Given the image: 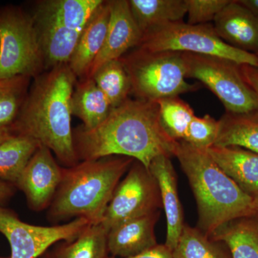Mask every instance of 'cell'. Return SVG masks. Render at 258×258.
<instances>
[{
    "label": "cell",
    "instance_id": "obj_1",
    "mask_svg": "<svg viewBox=\"0 0 258 258\" xmlns=\"http://www.w3.org/2000/svg\"><path fill=\"white\" fill-rule=\"evenodd\" d=\"M74 141L79 161L123 156L148 169L156 157L174 156L177 143L161 122L158 102L138 98H128L95 128L80 125Z\"/></svg>",
    "mask_w": 258,
    "mask_h": 258
},
{
    "label": "cell",
    "instance_id": "obj_2",
    "mask_svg": "<svg viewBox=\"0 0 258 258\" xmlns=\"http://www.w3.org/2000/svg\"><path fill=\"white\" fill-rule=\"evenodd\" d=\"M33 79L13 132L50 149L67 168L74 166L80 162L71 127V98L77 78L63 64Z\"/></svg>",
    "mask_w": 258,
    "mask_h": 258
},
{
    "label": "cell",
    "instance_id": "obj_3",
    "mask_svg": "<svg viewBox=\"0 0 258 258\" xmlns=\"http://www.w3.org/2000/svg\"><path fill=\"white\" fill-rule=\"evenodd\" d=\"M174 157L192 189L198 210V228L210 236L227 222L249 215L252 198L217 165L207 149L177 141Z\"/></svg>",
    "mask_w": 258,
    "mask_h": 258
},
{
    "label": "cell",
    "instance_id": "obj_4",
    "mask_svg": "<svg viewBox=\"0 0 258 258\" xmlns=\"http://www.w3.org/2000/svg\"><path fill=\"white\" fill-rule=\"evenodd\" d=\"M134 161L112 156L63 168L62 181L49 207V219L59 222L74 217L101 223L115 188Z\"/></svg>",
    "mask_w": 258,
    "mask_h": 258
},
{
    "label": "cell",
    "instance_id": "obj_5",
    "mask_svg": "<svg viewBox=\"0 0 258 258\" xmlns=\"http://www.w3.org/2000/svg\"><path fill=\"white\" fill-rule=\"evenodd\" d=\"M120 60L130 78L132 93L138 99L158 102L198 88L186 81L184 52L136 47Z\"/></svg>",
    "mask_w": 258,
    "mask_h": 258
},
{
    "label": "cell",
    "instance_id": "obj_6",
    "mask_svg": "<svg viewBox=\"0 0 258 258\" xmlns=\"http://www.w3.org/2000/svg\"><path fill=\"white\" fill-rule=\"evenodd\" d=\"M40 40L30 13L21 7L0 8V80L45 72Z\"/></svg>",
    "mask_w": 258,
    "mask_h": 258
},
{
    "label": "cell",
    "instance_id": "obj_7",
    "mask_svg": "<svg viewBox=\"0 0 258 258\" xmlns=\"http://www.w3.org/2000/svg\"><path fill=\"white\" fill-rule=\"evenodd\" d=\"M137 47L153 52L176 51L214 56L258 69L257 55L226 43L209 23L193 25L180 21L161 25L144 34Z\"/></svg>",
    "mask_w": 258,
    "mask_h": 258
},
{
    "label": "cell",
    "instance_id": "obj_8",
    "mask_svg": "<svg viewBox=\"0 0 258 258\" xmlns=\"http://www.w3.org/2000/svg\"><path fill=\"white\" fill-rule=\"evenodd\" d=\"M186 79L208 86L220 99L226 112L243 113L258 109L257 96L244 79L240 64L214 57L184 52Z\"/></svg>",
    "mask_w": 258,
    "mask_h": 258
},
{
    "label": "cell",
    "instance_id": "obj_9",
    "mask_svg": "<svg viewBox=\"0 0 258 258\" xmlns=\"http://www.w3.org/2000/svg\"><path fill=\"white\" fill-rule=\"evenodd\" d=\"M162 208L160 190L149 169L135 160L108 204L101 225L107 231L123 222Z\"/></svg>",
    "mask_w": 258,
    "mask_h": 258
},
{
    "label": "cell",
    "instance_id": "obj_10",
    "mask_svg": "<svg viewBox=\"0 0 258 258\" xmlns=\"http://www.w3.org/2000/svg\"><path fill=\"white\" fill-rule=\"evenodd\" d=\"M91 224L86 219L76 218L52 227L32 225L21 221L14 212L0 205V232L9 242L10 258L38 257L55 242L76 240Z\"/></svg>",
    "mask_w": 258,
    "mask_h": 258
},
{
    "label": "cell",
    "instance_id": "obj_11",
    "mask_svg": "<svg viewBox=\"0 0 258 258\" xmlns=\"http://www.w3.org/2000/svg\"><path fill=\"white\" fill-rule=\"evenodd\" d=\"M63 175L52 152L40 145L25 168L16 187L23 191L28 206L40 212L50 207Z\"/></svg>",
    "mask_w": 258,
    "mask_h": 258
},
{
    "label": "cell",
    "instance_id": "obj_12",
    "mask_svg": "<svg viewBox=\"0 0 258 258\" xmlns=\"http://www.w3.org/2000/svg\"><path fill=\"white\" fill-rule=\"evenodd\" d=\"M110 18L103 48L93 62L88 77L109 61L118 60L140 45L143 34L131 13L128 0L109 1Z\"/></svg>",
    "mask_w": 258,
    "mask_h": 258
},
{
    "label": "cell",
    "instance_id": "obj_13",
    "mask_svg": "<svg viewBox=\"0 0 258 258\" xmlns=\"http://www.w3.org/2000/svg\"><path fill=\"white\" fill-rule=\"evenodd\" d=\"M159 216V211L113 227L107 234L108 252L113 257L128 258L154 248L159 244L155 225Z\"/></svg>",
    "mask_w": 258,
    "mask_h": 258
},
{
    "label": "cell",
    "instance_id": "obj_14",
    "mask_svg": "<svg viewBox=\"0 0 258 258\" xmlns=\"http://www.w3.org/2000/svg\"><path fill=\"white\" fill-rule=\"evenodd\" d=\"M149 169L159 185L162 208L165 212L166 237L164 244L172 252L185 225L175 171L170 157L166 156L156 157L151 163Z\"/></svg>",
    "mask_w": 258,
    "mask_h": 258
},
{
    "label": "cell",
    "instance_id": "obj_15",
    "mask_svg": "<svg viewBox=\"0 0 258 258\" xmlns=\"http://www.w3.org/2000/svg\"><path fill=\"white\" fill-rule=\"evenodd\" d=\"M214 22L215 32L226 43L258 55V21L237 0H230Z\"/></svg>",
    "mask_w": 258,
    "mask_h": 258
},
{
    "label": "cell",
    "instance_id": "obj_16",
    "mask_svg": "<svg viewBox=\"0 0 258 258\" xmlns=\"http://www.w3.org/2000/svg\"><path fill=\"white\" fill-rule=\"evenodd\" d=\"M109 18V1H103L81 32L68 64L77 79L89 76L93 62L104 45Z\"/></svg>",
    "mask_w": 258,
    "mask_h": 258
},
{
    "label": "cell",
    "instance_id": "obj_17",
    "mask_svg": "<svg viewBox=\"0 0 258 258\" xmlns=\"http://www.w3.org/2000/svg\"><path fill=\"white\" fill-rule=\"evenodd\" d=\"M217 165L244 193H258V154L236 146L213 145L207 149Z\"/></svg>",
    "mask_w": 258,
    "mask_h": 258
},
{
    "label": "cell",
    "instance_id": "obj_18",
    "mask_svg": "<svg viewBox=\"0 0 258 258\" xmlns=\"http://www.w3.org/2000/svg\"><path fill=\"white\" fill-rule=\"evenodd\" d=\"M31 15L40 40L45 71L69 64L82 32L64 28L54 20L34 12Z\"/></svg>",
    "mask_w": 258,
    "mask_h": 258
},
{
    "label": "cell",
    "instance_id": "obj_19",
    "mask_svg": "<svg viewBox=\"0 0 258 258\" xmlns=\"http://www.w3.org/2000/svg\"><path fill=\"white\" fill-rule=\"evenodd\" d=\"M108 98L92 78L80 79L71 98L72 115L82 120L83 128L91 129L106 119L112 110Z\"/></svg>",
    "mask_w": 258,
    "mask_h": 258
},
{
    "label": "cell",
    "instance_id": "obj_20",
    "mask_svg": "<svg viewBox=\"0 0 258 258\" xmlns=\"http://www.w3.org/2000/svg\"><path fill=\"white\" fill-rule=\"evenodd\" d=\"M210 237L225 243L232 258H258V215L228 222Z\"/></svg>",
    "mask_w": 258,
    "mask_h": 258
},
{
    "label": "cell",
    "instance_id": "obj_21",
    "mask_svg": "<svg viewBox=\"0 0 258 258\" xmlns=\"http://www.w3.org/2000/svg\"><path fill=\"white\" fill-rule=\"evenodd\" d=\"M129 8L143 35L166 24L182 21L186 0H128Z\"/></svg>",
    "mask_w": 258,
    "mask_h": 258
},
{
    "label": "cell",
    "instance_id": "obj_22",
    "mask_svg": "<svg viewBox=\"0 0 258 258\" xmlns=\"http://www.w3.org/2000/svg\"><path fill=\"white\" fill-rule=\"evenodd\" d=\"M103 0H43L34 13L44 15L64 28L82 32Z\"/></svg>",
    "mask_w": 258,
    "mask_h": 258
},
{
    "label": "cell",
    "instance_id": "obj_23",
    "mask_svg": "<svg viewBox=\"0 0 258 258\" xmlns=\"http://www.w3.org/2000/svg\"><path fill=\"white\" fill-rule=\"evenodd\" d=\"M219 125L214 145L236 146L258 154V109L243 113L226 112Z\"/></svg>",
    "mask_w": 258,
    "mask_h": 258
},
{
    "label": "cell",
    "instance_id": "obj_24",
    "mask_svg": "<svg viewBox=\"0 0 258 258\" xmlns=\"http://www.w3.org/2000/svg\"><path fill=\"white\" fill-rule=\"evenodd\" d=\"M35 139L15 134L0 144V180L16 186L22 173L38 147Z\"/></svg>",
    "mask_w": 258,
    "mask_h": 258
},
{
    "label": "cell",
    "instance_id": "obj_25",
    "mask_svg": "<svg viewBox=\"0 0 258 258\" xmlns=\"http://www.w3.org/2000/svg\"><path fill=\"white\" fill-rule=\"evenodd\" d=\"M174 258H232L225 243L212 239L198 227L184 225L172 251Z\"/></svg>",
    "mask_w": 258,
    "mask_h": 258
},
{
    "label": "cell",
    "instance_id": "obj_26",
    "mask_svg": "<svg viewBox=\"0 0 258 258\" xmlns=\"http://www.w3.org/2000/svg\"><path fill=\"white\" fill-rule=\"evenodd\" d=\"M108 231L101 224H91L71 242L59 246L53 258H106Z\"/></svg>",
    "mask_w": 258,
    "mask_h": 258
},
{
    "label": "cell",
    "instance_id": "obj_27",
    "mask_svg": "<svg viewBox=\"0 0 258 258\" xmlns=\"http://www.w3.org/2000/svg\"><path fill=\"white\" fill-rule=\"evenodd\" d=\"M90 77L104 93L113 108L124 103L132 93L130 78L120 58L103 64Z\"/></svg>",
    "mask_w": 258,
    "mask_h": 258
},
{
    "label": "cell",
    "instance_id": "obj_28",
    "mask_svg": "<svg viewBox=\"0 0 258 258\" xmlns=\"http://www.w3.org/2000/svg\"><path fill=\"white\" fill-rule=\"evenodd\" d=\"M31 79L17 76L0 80V128H12L28 95Z\"/></svg>",
    "mask_w": 258,
    "mask_h": 258
},
{
    "label": "cell",
    "instance_id": "obj_29",
    "mask_svg": "<svg viewBox=\"0 0 258 258\" xmlns=\"http://www.w3.org/2000/svg\"><path fill=\"white\" fill-rule=\"evenodd\" d=\"M161 122L164 128L176 141H184L191 120L195 116L193 110L179 96L158 101Z\"/></svg>",
    "mask_w": 258,
    "mask_h": 258
},
{
    "label": "cell",
    "instance_id": "obj_30",
    "mask_svg": "<svg viewBox=\"0 0 258 258\" xmlns=\"http://www.w3.org/2000/svg\"><path fill=\"white\" fill-rule=\"evenodd\" d=\"M219 127V120L210 115H195L189 123L184 141L199 149H208L216 142Z\"/></svg>",
    "mask_w": 258,
    "mask_h": 258
},
{
    "label": "cell",
    "instance_id": "obj_31",
    "mask_svg": "<svg viewBox=\"0 0 258 258\" xmlns=\"http://www.w3.org/2000/svg\"><path fill=\"white\" fill-rule=\"evenodd\" d=\"M230 0H186L187 23L204 25L215 20L221 10L230 3Z\"/></svg>",
    "mask_w": 258,
    "mask_h": 258
},
{
    "label": "cell",
    "instance_id": "obj_32",
    "mask_svg": "<svg viewBox=\"0 0 258 258\" xmlns=\"http://www.w3.org/2000/svg\"><path fill=\"white\" fill-rule=\"evenodd\" d=\"M240 69L244 79L253 90L258 101V69L247 64H241Z\"/></svg>",
    "mask_w": 258,
    "mask_h": 258
},
{
    "label": "cell",
    "instance_id": "obj_33",
    "mask_svg": "<svg viewBox=\"0 0 258 258\" xmlns=\"http://www.w3.org/2000/svg\"><path fill=\"white\" fill-rule=\"evenodd\" d=\"M106 258H115L107 257ZM128 258H174L172 252L166 247L165 244H157L154 248L149 249L143 253Z\"/></svg>",
    "mask_w": 258,
    "mask_h": 258
},
{
    "label": "cell",
    "instance_id": "obj_34",
    "mask_svg": "<svg viewBox=\"0 0 258 258\" xmlns=\"http://www.w3.org/2000/svg\"><path fill=\"white\" fill-rule=\"evenodd\" d=\"M15 187L13 184L0 180V205H3L15 195Z\"/></svg>",
    "mask_w": 258,
    "mask_h": 258
},
{
    "label": "cell",
    "instance_id": "obj_35",
    "mask_svg": "<svg viewBox=\"0 0 258 258\" xmlns=\"http://www.w3.org/2000/svg\"><path fill=\"white\" fill-rule=\"evenodd\" d=\"M240 4L247 8L258 21V0H237Z\"/></svg>",
    "mask_w": 258,
    "mask_h": 258
},
{
    "label": "cell",
    "instance_id": "obj_36",
    "mask_svg": "<svg viewBox=\"0 0 258 258\" xmlns=\"http://www.w3.org/2000/svg\"><path fill=\"white\" fill-rule=\"evenodd\" d=\"M15 134L13 128H0V144Z\"/></svg>",
    "mask_w": 258,
    "mask_h": 258
},
{
    "label": "cell",
    "instance_id": "obj_37",
    "mask_svg": "<svg viewBox=\"0 0 258 258\" xmlns=\"http://www.w3.org/2000/svg\"><path fill=\"white\" fill-rule=\"evenodd\" d=\"M252 210L254 214L258 215V193L252 199Z\"/></svg>",
    "mask_w": 258,
    "mask_h": 258
},
{
    "label": "cell",
    "instance_id": "obj_38",
    "mask_svg": "<svg viewBox=\"0 0 258 258\" xmlns=\"http://www.w3.org/2000/svg\"><path fill=\"white\" fill-rule=\"evenodd\" d=\"M42 258H53V256H52V254L47 252V253L44 254Z\"/></svg>",
    "mask_w": 258,
    "mask_h": 258
},
{
    "label": "cell",
    "instance_id": "obj_39",
    "mask_svg": "<svg viewBox=\"0 0 258 258\" xmlns=\"http://www.w3.org/2000/svg\"><path fill=\"white\" fill-rule=\"evenodd\" d=\"M0 258H3V257H0Z\"/></svg>",
    "mask_w": 258,
    "mask_h": 258
}]
</instances>
